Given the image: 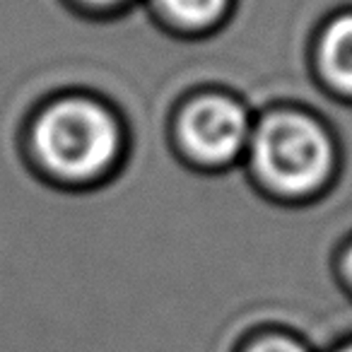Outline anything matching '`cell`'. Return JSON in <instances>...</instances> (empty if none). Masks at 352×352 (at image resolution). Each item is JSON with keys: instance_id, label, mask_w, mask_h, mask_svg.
Returning <instances> with one entry per match:
<instances>
[{"instance_id": "1", "label": "cell", "mask_w": 352, "mask_h": 352, "mask_svg": "<svg viewBox=\"0 0 352 352\" xmlns=\"http://www.w3.org/2000/svg\"><path fill=\"white\" fill-rule=\"evenodd\" d=\"M25 150L46 182L60 188H92L118 171L128 131L111 102L85 89H65L32 111Z\"/></svg>"}, {"instance_id": "2", "label": "cell", "mask_w": 352, "mask_h": 352, "mask_svg": "<svg viewBox=\"0 0 352 352\" xmlns=\"http://www.w3.org/2000/svg\"><path fill=\"white\" fill-rule=\"evenodd\" d=\"M244 169L273 201L302 206L333 186L340 171V145L318 113L275 104L256 111Z\"/></svg>"}, {"instance_id": "3", "label": "cell", "mask_w": 352, "mask_h": 352, "mask_svg": "<svg viewBox=\"0 0 352 352\" xmlns=\"http://www.w3.org/2000/svg\"><path fill=\"white\" fill-rule=\"evenodd\" d=\"M256 109L239 94L203 87L186 94L171 116V142L186 164L225 171L244 164Z\"/></svg>"}, {"instance_id": "4", "label": "cell", "mask_w": 352, "mask_h": 352, "mask_svg": "<svg viewBox=\"0 0 352 352\" xmlns=\"http://www.w3.org/2000/svg\"><path fill=\"white\" fill-rule=\"evenodd\" d=\"M311 70L326 94L352 104V6L333 10L311 41Z\"/></svg>"}, {"instance_id": "5", "label": "cell", "mask_w": 352, "mask_h": 352, "mask_svg": "<svg viewBox=\"0 0 352 352\" xmlns=\"http://www.w3.org/2000/svg\"><path fill=\"white\" fill-rule=\"evenodd\" d=\"M150 15L176 36H208L230 22L236 0H142Z\"/></svg>"}, {"instance_id": "6", "label": "cell", "mask_w": 352, "mask_h": 352, "mask_svg": "<svg viewBox=\"0 0 352 352\" xmlns=\"http://www.w3.org/2000/svg\"><path fill=\"white\" fill-rule=\"evenodd\" d=\"M234 352H318L311 340L283 326H263L246 333Z\"/></svg>"}, {"instance_id": "7", "label": "cell", "mask_w": 352, "mask_h": 352, "mask_svg": "<svg viewBox=\"0 0 352 352\" xmlns=\"http://www.w3.org/2000/svg\"><path fill=\"white\" fill-rule=\"evenodd\" d=\"M68 3L75 10L85 12V15L111 17V15H121V12L131 10L140 0H68Z\"/></svg>"}, {"instance_id": "8", "label": "cell", "mask_w": 352, "mask_h": 352, "mask_svg": "<svg viewBox=\"0 0 352 352\" xmlns=\"http://www.w3.org/2000/svg\"><path fill=\"white\" fill-rule=\"evenodd\" d=\"M336 273H338V280H340L342 289H345L352 299V239L345 241V246H342L340 254H338Z\"/></svg>"}, {"instance_id": "9", "label": "cell", "mask_w": 352, "mask_h": 352, "mask_svg": "<svg viewBox=\"0 0 352 352\" xmlns=\"http://www.w3.org/2000/svg\"><path fill=\"white\" fill-rule=\"evenodd\" d=\"M323 352H352V333H347V336L338 338V340L331 342V345H328Z\"/></svg>"}]
</instances>
